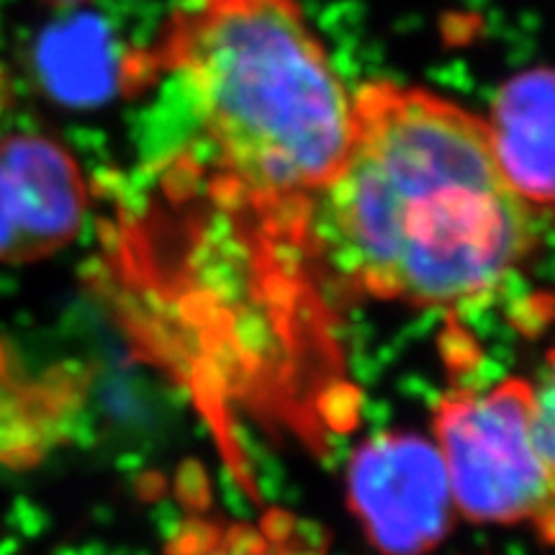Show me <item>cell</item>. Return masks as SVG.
<instances>
[{
    "label": "cell",
    "mask_w": 555,
    "mask_h": 555,
    "mask_svg": "<svg viewBox=\"0 0 555 555\" xmlns=\"http://www.w3.org/2000/svg\"><path fill=\"white\" fill-rule=\"evenodd\" d=\"M540 208L499 170L483 119L433 90L367 82L352 142L309 214V240L350 291L463 309L489 301L538 247Z\"/></svg>",
    "instance_id": "6da1fadb"
},
{
    "label": "cell",
    "mask_w": 555,
    "mask_h": 555,
    "mask_svg": "<svg viewBox=\"0 0 555 555\" xmlns=\"http://www.w3.org/2000/svg\"><path fill=\"white\" fill-rule=\"evenodd\" d=\"M152 62L183 82L229 196L307 221L352 142V93L296 0H180Z\"/></svg>",
    "instance_id": "7a4b0ae2"
},
{
    "label": "cell",
    "mask_w": 555,
    "mask_h": 555,
    "mask_svg": "<svg viewBox=\"0 0 555 555\" xmlns=\"http://www.w3.org/2000/svg\"><path fill=\"white\" fill-rule=\"evenodd\" d=\"M435 446L453 504L474 522L532 525L553 535V367L543 378H504L486 391L448 393L435 409Z\"/></svg>",
    "instance_id": "3957f363"
},
{
    "label": "cell",
    "mask_w": 555,
    "mask_h": 555,
    "mask_svg": "<svg viewBox=\"0 0 555 555\" xmlns=\"http://www.w3.org/2000/svg\"><path fill=\"white\" fill-rule=\"evenodd\" d=\"M350 509L384 555H425L453 525V491L435 440L380 433L347 466Z\"/></svg>",
    "instance_id": "277c9868"
},
{
    "label": "cell",
    "mask_w": 555,
    "mask_h": 555,
    "mask_svg": "<svg viewBox=\"0 0 555 555\" xmlns=\"http://www.w3.org/2000/svg\"><path fill=\"white\" fill-rule=\"evenodd\" d=\"M88 185L67 147L21 131L0 139V262L26 266L80 234Z\"/></svg>",
    "instance_id": "5b68a950"
},
{
    "label": "cell",
    "mask_w": 555,
    "mask_h": 555,
    "mask_svg": "<svg viewBox=\"0 0 555 555\" xmlns=\"http://www.w3.org/2000/svg\"><path fill=\"white\" fill-rule=\"evenodd\" d=\"M88 371H34L0 339V470H26L65 446L88 399Z\"/></svg>",
    "instance_id": "8992f818"
},
{
    "label": "cell",
    "mask_w": 555,
    "mask_h": 555,
    "mask_svg": "<svg viewBox=\"0 0 555 555\" xmlns=\"http://www.w3.org/2000/svg\"><path fill=\"white\" fill-rule=\"evenodd\" d=\"M553 69L530 67L502 82L483 121L506 183L545 214L553 206Z\"/></svg>",
    "instance_id": "52a82bcc"
},
{
    "label": "cell",
    "mask_w": 555,
    "mask_h": 555,
    "mask_svg": "<svg viewBox=\"0 0 555 555\" xmlns=\"http://www.w3.org/2000/svg\"><path fill=\"white\" fill-rule=\"evenodd\" d=\"M172 555H327V535L291 512H268L258 522L193 525Z\"/></svg>",
    "instance_id": "ba28073f"
},
{
    "label": "cell",
    "mask_w": 555,
    "mask_h": 555,
    "mask_svg": "<svg viewBox=\"0 0 555 555\" xmlns=\"http://www.w3.org/2000/svg\"><path fill=\"white\" fill-rule=\"evenodd\" d=\"M34 62L41 86L65 103L101 99L108 86V41L82 18L41 34Z\"/></svg>",
    "instance_id": "9c48e42d"
},
{
    "label": "cell",
    "mask_w": 555,
    "mask_h": 555,
    "mask_svg": "<svg viewBox=\"0 0 555 555\" xmlns=\"http://www.w3.org/2000/svg\"><path fill=\"white\" fill-rule=\"evenodd\" d=\"M41 3L57 5V9H73V5H82L88 3V0H41Z\"/></svg>",
    "instance_id": "30bf717a"
}]
</instances>
